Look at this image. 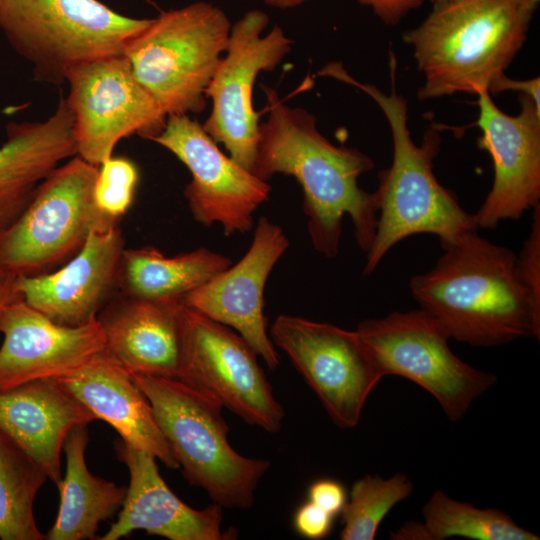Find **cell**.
<instances>
[{"label":"cell","mask_w":540,"mask_h":540,"mask_svg":"<svg viewBox=\"0 0 540 540\" xmlns=\"http://www.w3.org/2000/svg\"><path fill=\"white\" fill-rule=\"evenodd\" d=\"M269 116L260 124L252 173L267 181L276 173L293 176L303 190V211L314 249L326 258L339 253L342 220L348 215L358 246L366 253L377 223L375 192L358 184L374 168L372 159L356 148L339 147L316 127L303 108L285 105L275 90L262 86Z\"/></svg>","instance_id":"6da1fadb"},{"label":"cell","mask_w":540,"mask_h":540,"mask_svg":"<svg viewBox=\"0 0 540 540\" xmlns=\"http://www.w3.org/2000/svg\"><path fill=\"white\" fill-rule=\"evenodd\" d=\"M429 271L410 279L420 308L450 338L493 347L524 337H540L537 310L516 271V254L472 230L442 247Z\"/></svg>","instance_id":"7a4b0ae2"},{"label":"cell","mask_w":540,"mask_h":540,"mask_svg":"<svg viewBox=\"0 0 540 540\" xmlns=\"http://www.w3.org/2000/svg\"><path fill=\"white\" fill-rule=\"evenodd\" d=\"M389 71V93L357 81L340 63H330L320 71L323 76L351 84L369 95L382 110L391 130L393 157L391 165L378 175L377 223L363 269V275L367 276L390 249L410 236L432 234L444 247L478 229L474 214L466 212L434 174L433 162L441 143L438 130L435 127L427 130L419 145L411 138L407 101L396 91V59L392 51Z\"/></svg>","instance_id":"3957f363"},{"label":"cell","mask_w":540,"mask_h":540,"mask_svg":"<svg viewBox=\"0 0 540 540\" xmlns=\"http://www.w3.org/2000/svg\"><path fill=\"white\" fill-rule=\"evenodd\" d=\"M540 0H454L403 33L424 82L421 101L487 90L523 46Z\"/></svg>","instance_id":"277c9868"},{"label":"cell","mask_w":540,"mask_h":540,"mask_svg":"<svg viewBox=\"0 0 540 540\" xmlns=\"http://www.w3.org/2000/svg\"><path fill=\"white\" fill-rule=\"evenodd\" d=\"M132 378L148 399L186 480L222 507H251L270 462L244 457L231 447L223 405L177 379L149 374Z\"/></svg>","instance_id":"5b68a950"},{"label":"cell","mask_w":540,"mask_h":540,"mask_svg":"<svg viewBox=\"0 0 540 540\" xmlns=\"http://www.w3.org/2000/svg\"><path fill=\"white\" fill-rule=\"evenodd\" d=\"M231 26L219 7L195 2L151 19L123 55L167 116L199 113Z\"/></svg>","instance_id":"8992f818"},{"label":"cell","mask_w":540,"mask_h":540,"mask_svg":"<svg viewBox=\"0 0 540 540\" xmlns=\"http://www.w3.org/2000/svg\"><path fill=\"white\" fill-rule=\"evenodd\" d=\"M150 21L98 0H0V30L32 64L35 78L52 85L66 82L82 63L122 55Z\"/></svg>","instance_id":"52a82bcc"},{"label":"cell","mask_w":540,"mask_h":540,"mask_svg":"<svg viewBox=\"0 0 540 540\" xmlns=\"http://www.w3.org/2000/svg\"><path fill=\"white\" fill-rule=\"evenodd\" d=\"M98 171L78 155L56 167L15 222L0 231V266L16 276L51 272L75 255L92 231L118 225L96 206Z\"/></svg>","instance_id":"ba28073f"},{"label":"cell","mask_w":540,"mask_h":540,"mask_svg":"<svg viewBox=\"0 0 540 540\" xmlns=\"http://www.w3.org/2000/svg\"><path fill=\"white\" fill-rule=\"evenodd\" d=\"M356 331L383 376L403 377L421 386L451 421L464 416L471 403L497 381L495 375L457 357L448 332L421 308L363 320Z\"/></svg>","instance_id":"9c48e42d"},{"label":"cell","mask_w":540,"mask_h":540,"mask_svg":"<svg viewBox=\"0 0 540 540\" xmlns=\"http://www.w3.org/2000/svg\"><path fill=\"white\" fill-rule=\"evenodd\" d=\"M66 82L76 155L90 164L100 166L111 158L124 137L151 140L165 127L167 114L123 54L82 63L68 72Z\"/></svg>","instance_id":"30bf717a"},{"label":"cell","mask_w":540,"mask_h":540,"mask_svg":"<svg viewBox=\"0 0 540 540\" xmlns=\"http://www.w3.org/2000/svg\"><path fill=\"white\" fill-rule=\"evenodd\" d=\"M268 23V15L254 9L231 26L225 56L220 59L205 93L212 101V109L202 125L204 130L251 172L260 135L253 87L258 74L274 70L290 52L292 44L278 25L262 35Z\"/></svg>","instance_id":"8fae6325"},{"label":"cell","mask_w":540,"mask_h":540,"mask_svg":"<svg viewBox=\"0 0 540 540\" xmlns=\"http://www.w3.org/2000/svg\"><path fill=\"white\" fill-rule=\"evenodd\" d=\"M270 333L333 422L341 428L355 427L369 394L384 377L358 332L280 315Z\"/></svg>","instance_id":"7c38bea8"},{"label":"cell","mask_w":540,"mask_h":540,"mask_svg":"<svg viewBox=\"0 0 540 540\" xmlns=\"http://www.w3.org/2000/svg\"><path fill=\"white\" fill-rule=\"evenodd\" d=\"M179 380L214 396L250 425L280 430L284 410L243 337L183 302Z\"/></svg>","instance_id":"4fadbf2b"},{"label":"cell","mask_w":540,"mask_h":540,"mask_svg":"<svg viewBox=\"0 0 540 540\" xmlns=\"http://www.w3.org/2000/svg\"><path fill=\"white\" fill-rule=\"evenodd\" d=\"M173 153L190 171L184 195L195 221L220 224L225 235L253 227V214L268 200L271 186L226 156L203 126L188 115H169L151 139Z\"/></svg>","instance_id":"5bb4252c"},{"label":"cell","mask_w":540,"mask_h":540,"mask_svg":"<svg viewBox=\"0 0 540 540\" xmlns=\"http://www.w3.org/2000/svg\"><path fill=\"white\" fill-rule=\"evenodd\" d=\"M480 149L491 156L493 184L478 211V228L493 229L500 222L517 220L540 203V107L519 93L521 110L508 115L487 90L477 93Z\"/></svg>","instance_id":"9a60e30c"},{"label":"cell","mask_w":540,"mask_h":540,"mask_svg":"<svg viewBox=\"0 0 540 540\" xmlns=\"http://www.w3.org/2000/svg\"><path fill=\"white\" fill-rule=\"evenodd\" d=\"M288 247L282 228L260 217L244 256L183 300L187 306L236 330L273 370L279 366V356L267 333L264 288Z\"/></svg>","instance_id":"2e32d148"},{"label":"cell","mask_w":540,"mask_h":540,"mask_svg":"<svg viewBox=\"0 0 540 540\" xmlns=\"http://www.w3.org/2000/svg\"><path fill=\"white\" fill-rule=\"evenodd\" d=\"M0 392L39 379H59L105 350L97 318L80 326L52 321L21 296L0 317Z\"/></svg>","instance_id":"e0dca14e"},{"label":"cell","mask_w":540,"mask_h":540,"mask_svg":"<svg viewBox=\"0 0 540 540\" xmlns=\"http://www.w3.org/2000/svg\"><path fill=\"white\" fill-rule=\"evenodd\" d=\"M124 238L118 225L92 231L67 262L51 272L18 276L21 298L52 321L80 326L97 318L117 287Z\"/></svg>","instance_id":"ac0fdd59"},{"label":"cell","mask_w":540,"mask_h":540,"mask_svg":"<svg viewBox=\"0 0 540 540\" xmlns=\"http://www.w3.org/2000/svg\"><path fill=\"white\" fill-rule=\"evenodd\" d=\"M117 458L126 465L129 485L117 519L99 539L118 540L137 530L170 540L235 539L222 530V506L213 503L197 510L179 499L161 477L156 458L123 439L114 442Z\"/></svg>","instance_id":"d6986e66"},{"label":"cell","mask_w":540,"mask_h":540,"mask_svg":"<svg viewBox=\"0 0 540 540\" xmlns=\"http://www.w3.org/2000/svg\"><path fill=\"white\" fill-rule=\"evenodd\" d=\"M183 301L157 302L119 294L100 310L106 352L131 374L179 380Z\"/></svg>","instance_id":"ffe728a7"},{"label":"cell","mask_w":540,"mask_h":540,"mask_svg":"<svg viewBox=\"0 0 540 540\" xmlns=\"http://www.w3.org/2000/svg\"><path fill=\"white\" fill-rule=\"evenodd\" d=\"M57 380L96 419L110 424L121 439L151 453L166 467L179 468L157 425L148 399L134 382L132 374L106 350L78 370Z\"/></svg>","instance_id":"44dd1931"},{"label":"cell","mask_w":540,"mask_h":540,"mask_svg":"<svg viewBox=\"0 0 540 540\" xmlns=\"http://www.w3.org/2000/svg\"><path fill=\"white\" fill-rule=\"evenodd\" d=\"M96 420L57 379L30 381L0 392V429L11 436L57 484L71 430Z\"/></svg>","instance_id":"7402d4cb"},{"label":"cell","mask_w":540,"mask_h":540,"mask_svg":"<svg viewBox=\"0 0 540 540\" xmlns=\"http://www.w3.org/2000/svg\"><path fill=\"white\" fill-rule=\"evenodd\" d=\"M74 118L61 98L46 120L10 123L0 147V231L21 215L39 184L76 155Z\"/></svg>","instance_id":"603a6c76"},{"label":"cell","mask_w":540,"mask_h":540,"mask_svg":"<svg viewBox=\"0 0 540 540\" xmlns=\"http://www.w3.org/2000/svg\"><path fill=\"white\" fill-rule=\"evenodd\" d=\"M89 442L87 425L75 427L67 436L64 476L56 484L60 504L48 540L95 539L101 522L113 518L124 502L127 487L93 475L86 465Z\"/></svg>","instance_id":"cb8c5ba5"},{"label":"cell","mask_w":540,"mask_h":540,"mask_svg":"<svg viewBox=\"0 0 540 540\" xmlns=\"http://www.w3.org/2000/svg\"><path fill=\"white\" fill-rule=\"evenodd\" d=\"M231 264L227 256L204 247L173 257L152 246L124 248L117 288L130 298L179 302Z\"/></svg>","instance_id":"d4e9b609"},{"label":"cell","mask_w":540,"mask_h":540,"mask_svg":"<svg viewBox=\"0 0 540 540\" xmlns=\"http://www.w3.org/2000/svg\"><path fill=\"white\" fill-rule=\"evenodd\" d=\"M423 521H408L393 540H443L463 537L474 540H538L539 536L515 523L498 509H479L436 490L423 507Z\"/></svg>","instance_id":"484cf974"},{"label":"cell","mask_w":540,"mask_h":540,"mask_svg":"<svg viewBox=\"0 0 540 540\" xmlns=\"http://www.w3.org/2000/svg\"><path fill=\"white\" fill-rule=\"evenodd\" d=\"M47 479L43 467L0 429V539H46L37 527L33 505Z\"/></svg>","instance_id":"4316f807"},{"label":"cell","mask_w":540,"mask_h":540,"mask_svg":"<svg viewBox=\"0 0 540 540\" xmlns=\"http://www.w3.org/2000/svg\"><path fill=\"white\" fill-rule=\"evenodd\" d=\"M413 484L405 474L384 479L366 475L355 481L341 510L342 540H373L390 510L408 498Z\"/></svg>","instance_id":"83f0119b"},{"label":"cell","mask_w":540,"mask_h":540,"mask_svg":"<svg viewBox=\"0 0 540 540\" xmlns=\"http://www.w3.org/2000/svg\"><path fill=\"white\" fill-rule=\"evenodd\" d=\"M139 172L136 165L125 157H111L99 166L94 187V199L105 215L120 220L130 209Z\"/></svg>","instance_id":"f1b7e54d"},{"label":"cell","mask_w":540,"mask_h":540,"mask_svg":"<svg viewBox=\"0 0 540 540\" xmlns=\"http://www.w3.org/2000/svg\"><path fill=\"white\" fill-rule=\"evenodd\" d=\"M532 211L530 233L516 255V271L533 306L540 311V203Z\"/></svg>","instance_id":"f546056e"},{"label":"cell","mask_w":540,"mask_h":540,"mask_svg":"<svg viewBox=\"0 0 540 540\" xmlns=\"http://www.w3.org/2000/svg\"><path fill=\"white\" fill-rule=\"evenodd\" d=\"M334 518L308 500L296 510L293 523L295 530L301 536L311 540H319L330 534Z\"/></svg>","instance_id":"4dcf8cb0"},{"label":"cell","mask_w":540,"mask_h":540,"mask_svg":"<svg viewBox=\"0 0 540 540\" xmlns=\"http://www.w3.org/2000/svg\"><path fill=\"white\" fill-rule=\"evenodd\" d=\"M308 500L335 517L343 509L347 494L345 487L339 481L324 478L310 485Z\"/></svg>","instance_id":"1f68e13d"},{"label":"cell","mask_w":540,"mask_h":540,"mask_svg":"<svg viewBox=\"0 0 540 540\" xmlns=\"http://www.w3.org/2000/svg\"><path fill=\"white\" fill-rule=\"evenodd\" d=\"M368 6L386 25H396L411 10L418 8L425 0H357Z\"/></svg>","instance_id":"d6a6232c"},{"label":"cell","mask_w":540,"mask_h":540,"mask_svg":"<svg viewBox=\"0 0 540 540\" xmlns=\"http://www.w3.org/2000/svg\"><path fill=\"white\" fill-rule=\"evenodd\" d=\"M487 91L489 94H498L505 91L524 93L529 95L535 104L540 107V77L515 80L503 73L491 81Z\"/></svg>","instance_id":"836d02e7"},{"label":"cell","mask_w":540,"mask_h":540,"mask_svg":"<svg viewBox=\"0 0 540 540\" xmlns=\"http://www.w3.org/2000/svg\"><path fill=\"white\" fill-rule=\"evenodd\" d=\"M17 278L18 276L0 266V317L4 309L20 297L16 288Z\"/></svg>","instance_id":"e575fe53"},{"label":"cell","mask_w":540,"mask_h":540,"mask_svg":"<svg viewBox=\"0 0 540 540\" xmlns=\"http://www.w3.org/2000/svg\"><path fill=\"white\" fill-rule=\"evenodd\" d=\"M265 4L277 8H291L303 4L307 0H263Z\"/></svg>","instance_id":"d590c367"},{"label":"cell","mask_w":540,"mask_h":540,"mask_svg":"<svg viewBox=\"0 0 540 540\" xmlns=\"http://www.w3.org/2000/svg\"><path fill=\"white\" fill-rule=\"evenodd\" d=\"M430 1L433 4V6H438V5H442V4H445L454 0H430Z\"/></svg>","instance_id":"8d00e7d4"},{"label":"cell","mask_w":540,"mask_h":540,"mask_svg":"<svg viewBox=\"0 0 540 540\" xmlns=\"http://www.w3.org/2000/svg\"><path fill=\"white\" fill-rule=\"evenodd\" d=\"M146 1H148V0H146Z\"/></svg>","instance_id":"74e56055"}]
</instances>
